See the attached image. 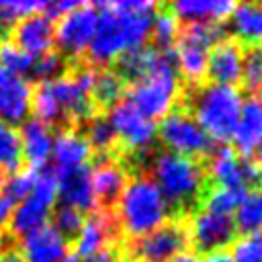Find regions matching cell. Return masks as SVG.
Returning a JSON list of instances; mask_svg holds the SVG:
<instances>
[{
    "mask_svg": "<svg viewBox=\"0 0 262 262\" xmlns=\"http://www.w3.org/2000/svg\"><path fill=\"white\" fill-rule=\"evenodd\" d=\"M242 102L244 98L235 86L209 82L190 90L186 98V113L199 123L211 141L225 143L233 137Z\"/></svg>",
    "mask_w": 262,
    "mask_h": 262,
    "instance_id": "2",
    "label": "cell"
},
{
    "mask_svg": "<svg viewBox=\"0 0 262 262\" xmlns=\"http://www.w3.org/2000/svg\"><path fill=\"white\" fill-rule=\"evenodd\" d=\"M90 180H92L96 201L104 203V205H113L119 201V196L127 184V174L119 162L104 158V160L96 162V166L90 170Z\"/></svg>",
    "mask_w": 262,
    "mask_h": 262,
    "instance_id": "24",
    "label": "cell"
},
{
    "mask_svg": "<svg viewBox=\"0 0 262 262\" xmlns=\"http://www.w3.org/2000/svg\"><path fill=\"white\" fill-rule=\"evenodd\" d=\"M98 25V8L94 4H80L72 12L57 18L55 25V43L59 53L78 57L88 51L92 37Z\"/></svg>",
    "mask_w": 262,
    "mask_h": 262,
    "instance_id": "10",
    "label": "cell"
},
{
    "mask_svg": "<svg viewBox=\"0 0 262 262\" xmlns=\"http://www.w3.org/2000/svg\"><path fill=\"white\" fill-rule=\"evenodd\" d=\"M186 246V227L178 223H166L151 233L137 237L131 246V256L135 262H170L176 254L184 252Z\"/></svg>",
    "mask_w": 262,
    "mask_h": 262,
    "instance_id": "13",
    "label": "cell"
},
{
    "mask_svg": "<svg viewBox=\"0 0 262 262\" xmlns=\"http://www.w3.org/2000/svg\"><path fill=\"white\" fill-rule=\"evenodd\" d=\"M10 31V39L33 57L51 51L55 45V23L43 10L23 16Z\"/></svg>",
    "mask_w": 262,
    "mask_h": 262,
    "instance_id": "15",
    "label": "cell"
},
{
    "mask_svg": "<svg viewBox=\"0 0 262 262\" xmlns=\"http://www.w3.org/2000/svg\"><path fill=\"white\" fill-rule=\"evenodd\" d=\"M23 166V149H20V137L18 127L0 121V172H16Z\"/></svg>",
    "mask_w": 262,
    "mask_h": 262,
    "instance_id": "29",
    "label": "cell"
},
{
    "mask_svg": "<svg viewBox=\"0 0 262 262\" xmlns=\"http://www.w3.org/2000/svg\"><path fill=\"white\" fill-rule=\"evenodd\" d=\"M57 176V199L63 207H72L80 213L96 211V194L90 180V168H78L72 172H61Z\"/></svg>",
    "mask_w": 262,
    "mask_h": 262,
    "instance_id": "19",
    "label": "cell"
},
{
    "mask_svg": "<svg viewBox=\"0 0 262 262\" xmlns=\"http://www.w3.org/2000/svg\"><path fill=\"white\" fill-rule=\"evenodd\" d=\"M82 2H74V0H55V2H45L43 12L51 18H59L68 12H72L74 8H78Z\"/></svg>",
    "mask_w": 262,
    "mask_h": 262,
    "instance_id": "41",
    "label": "cell"
},
{
    "mask_svg": "<svg viewBox=\"0 0 262 262\" xmlns=\"http://www.w3.org/2000/svg\"><path fill=\"white\" fill-rule=\"evenodd\" d=\"M180 35V23L178 18L170 12V8H160L156 14H154V20H151V35L154 41H156V49H162V51H168L174 47L176 39Z\"/></svg>",
    "mask_w": 262,
    "mask_h": 262,
    "instance_id": "32",
    "label": "cell"
},
{
    "mask_svg": "<svg viewBox=\"0 0 262 262\" xmlns=\"http://www.w3.org/2000/svg\"><path fill=\"white\" fill-rule=\"evenodd\" d=\"M115 233V219L108 211H94L90 217H84V223L74 237V254L82 260L88 256L98 254L100 250L108 248L106 244L111 242Z\"/></svg>",
    "mask_w": 262,
    "mask_h": 262,
    "instance_id": "21",
    "label": "cell"
},
{
    "mask_svg": "<svg viewBox=\"0 0 262 262\" xmlns=\"http://www.w3.org/2000/svg\"><path fill=\"white\" fill-rule=\"evenodd\" d=\"M156 137L162 141L166 151L184 158H209L213 154V141L199 127V123L180 108H172L156 127Z\"/></svg>",
    "mask_w": 262,
    "mask_h": 262,
    "instance_id": "9",
    "label": "cell"
},
{
    "mask_svg": "<svg viewBox=\"0 0 262 262\" xmlns=\"http://www.w3.org/2000/svg\"><path fill=\"white\" fill-rule=\"evenodd\" d=\"M117 205L125 233L135 239L166 225L170 219V205L149 176H137L127 182Z\"/></svg>",
    "mask_w": 262,
    "mask_h": 262,
    "instance_id": "4",
    "label": "cell"
},
{
    "mask_svg": "<svg viewBox=\"0 0 262 262\" xmlns=\"http://www.w3.org/2000/svg\"><path fill=\"white\" fill-rule=\"evenodd\" d=\"M123 80L121 76L115 72V70H96V76H94V84H92V102H98L102 106H113L115 102L121 100V94H123Z\"/></svg>",
    "mask_w": 262,
    "mask_h": 262,
    "instance_id": "30",
    "label": "cell"
},
{
    "mask_svg": "<svg viewBox=\"0 0 262 262\" xmlns=\"http://www.w3.org/2000/svg\"><path fill=\"white\" fill-rule=\"evenodd\" d=\"M33 117L53 125L61 121H84L94 113L90 92L76 80L74 74H63L49 82H41L33 90Z\"/></svg>",
    "mask_w": 262,
    "mask_h": 262,
    "instance_id": "3",
    "label": "cell"
},
{
    "mask_svg": "<svg viewBox=\"0 0 262 262\" xmlns=\"http://www.w3.org/2000/svg\"><path fill=\"white\" fill-rule=\"evenodd\" d=\"M256 164L260 166V170H262V143L258 145V149H256Z\"/></svg>",
    "mask_w": 262,
    "mask_h": 262,
    "instance_id": "47",
    "label": "cell"
},
{
    "mask_svg": "<svg viewBox=\"0 0 262 262\" xmlns=\"http://www.w3.org/2000/svg\"><path fill=\"white\" fill-rule=\"evenodd\" d=\"M158 57H160V49L156 47H141L135 51H127L117 59V66H119L117 74L121 76L123 82L127 80L133 84L154 70Z\"/></svg>",
    "mask_w": 262,
    "mask_h": 262,
    "instance_id": "27",
    "label": "cell"
},
{
    "mask_svg": "<svg viewBox=\"0 0 262 262\" xmlns=\"http://www.w3.org/2000/svg\"><path fill=\"white\" fill-rule=\"evenodd\" d=\"M242 63H244V49L233 39H221L207 57V72L205 76L211 84L221 86H235L242 80Z\"/></svg>",
    "mask_w": 262,
    "mask_h": 262,
    "instance_id": "16",
    "label": "cell"
},
{
    "mask_svg": "<svg viewBox=\"0 0 262 262\" xmlns=\"http://www.w3.org/2000/svg\"><path fill=\"white\" fill-rule=\"evenodd\" d=\"M186 233H188V242H192L196 252L211 254V252H219L225 246L233 244L237 229H235L231 215L196 209Z\"/></svg>",
    "mask_w": 262,
    "mask_h": 262,
    "instance_id": "12",
    "label": "cell"
},
{
    "mask_svg": "<svg viewBox=\"0 0 262 262\" xmlns=\"http://www.w3.org/2000/svg\"><path fill=\"white\" fill-rule=\"evenodd\" d=\"M98 25L88 47V55L98 66L117 61L123 53L145 47L151 35V20L158 2L151 0H117L94 4Z\"/></svg>",
    "mask_w": 262,
    "mask_h": 262,
    "instance_id": "1",
    "label": "cell"
},
{
    "mask_svg": "<svg viewBox=\"0 0 262 262\" xmlns=\"http://www.w3.org/2000/svg\"><path fill=\"white\" fill-rule=\"evenodd\" d=\"M170 262H203V260H201V256H199L196 252H186V250H184V252L176 254Z\"/></svg>",
    "mask_w": 262,
    "mask_h": 262,
    "instance_id": "45",
    "label": "cell"
},
{
    "mask_svg": "<svg viewBox=\"0 0 262 262\" xmlns=\"http://www.w3.org/2000/svg\"><path fill=\"white\" fill-rule=\"evenodd\" d=\"M108 123L127 149H149L156 141V123L143 117L127 98H121L108 108Z\"/></svg>",
    "mask_w": 262,
    "mask_h": 262,
    "instance_id": "11",
    "label": "cell"
},
{
    "mask_svg": "<svg viewBox=\"0 0 262 262\" xmlns=\"http://www.w3.org/2000/svg\"><path fill=\"white\" fill-rule=\"evenodd\" d=\"M10 213H12V203L0 192V233L8 227V221H10Z\"/></svg>",
    "mask_w": 262,
    "mask_h": 262,
    "instance_id": "43",
    "label": "cell"
},
{
    "mask_svg": "<svg viewBox=\"0 0 262 262\" xmlns=\"http://www.w3.org/2000/svg\"><path fill=\"white\" fill-rule=\"evenodd\" d=\"M231 0H178L170 4V12L180 20L194 25V23H215L219 25L223 18H229L233 10Z\"/></svg>",
    "mask_w": 262,
    "mask_h": 262,
    "instance_id": "23",
    "label": "cell"
},
{
    "mask_svg": "<svg viewBox=\"0 0 262 262\" xmlns=\"http://www.w3.org/2000/svg\"><path fill=\"white\" fill-rule=\"evenodd\" d=\"M33 90L27 78L14 76L0 66V121L14 127L27 121L33 104Z\"/></svg>",
    "mask_w": 262,
    "mask_h": 262,
    "instance_id": "14",
    "label": "cell"
},
{
    "mask_svg": "<svg viewBox=\"0 0 262 262\" xmlns=\"http://www.w3.org/2000/svg\"><path fill=\"white\" fill-rule=\"evenodd\" d=\"M203 262H233V258H231L229 252L219 250V252H211V254H207Z\"/></svg>",
    "mask_w": 262,
    "mask_h": 262,
    "instance_id": "44",
    "label": "cell"
},
{
    "mask_svg": "<svg viewBox=\"0 0 262 262\" xmlns=\"http://www.w3.org/2000/svg\"><path fill=\"white\" fill-rule=\"evenodd\" d=\"M35 57L20 49L12 39H0V66L14 76L25 78L33 72Z\"/></svg>",
    "mask_w": 262,
    "mask_h": 262,
    "instance_id": "33",
    "label": "cell"
},
{
    "mask_svg": "<svg viewBox=\"0 0 262 262\" xmlns=\"http://www.w3.org/2000/svg\"><path fill=\"white\" fill-rule=\"evenodd\" d=\"M0 186H2V172H0Z\"/></svg>",
    "mask_w": 262,
    "mask_h": 262,
    "instance_id": "48",
    "label": "cell"
},
{
    "mask_svg": "<svg viewBox=\"0 0 262 262\" xmlns=\"http://www.w3.org/2000/svg\"><path fill=\"white\" fill-rule=\"evenodd\" d=\"M233 262H262V229L242 235L231 246Z\"/></svg>",
    "mask_w": 262,
    "mask_h": 262,
    "instance_id": "38",
    "label": "cell"
},
{
    "mask_svg": "<svg viewBox=\"0 0 262 262\" xmlns=\"http://www.w3.org/2000/svg\"><path fill=\"white\" fill-rule=\"evenodd\" d=\"M63 70H66V57L59 53V51H47L39 57H35V63H33V76L39 78L41 82H49L53 78H59L63 76Z\"/></svg>",
    "mask_w": 262,
    "mask_h": 262,
    "instance_id": "39",
    "label": "cell"
},
{
    "mask_svg": "<svg viewBox=\"0 0 262 262\" xmlns=\"http://www.w3.org/2000/svg\"><path fill=\"white\" fill-rule=\"evenodd\" d=\"M68 252V239L61 237L49 223L20 237V258L25 262H61Z\"/></svg>",
    "mask_w": 262,
    "mask_h": 262,
    "instance_id": "22",
    "label": "cell"
},
{
    "mask_svg": "<svg viewBox=\"0 0 262 262\" xmlns=\"http://www.w3.org/2000/svg\"><path fill=\"white\" fill-rule=\"evenodd\" d=\"M239 82L250 92V96H260L262 92V45H252L244 49Z\"/></svg>",
    "mask_w": 262,
    "mask_h": 262,
    "instance_id": "34",
    "label": "cell"
},
{
    "mask_svg": "<svg viewBox=\"0 0 262 262\" xmlns=\"http://www.w3.org/2000/svg\"><path fill=\"white\" fill-rule=\"evenodd\" d=\"M45 2L31 0H0V33L10 31L23 16L43 10Z\"/></svg>",
    "mask_w": 262,
    "mask_h": 262,
    "instance_id": "37",
    "label": "cell"
},
{
    "mask_svg": "<svg viewBox=\"0 0 262 262\" xmlns=\"http://www.w3.org/2000/svg\"><path fill=\"white\" fill-rule=\"evenodd\" d=\"M235 151L242 158H250L262 143V96H248L242 102L237 125L233 131Z\"/></svg>",
    "mask_w": 262,
    "mask_h": 262,
    "instance_id": "20",
    "label": "cell"
},
{
    "mask_svg": "<svg viewBox=\"0 0 262 262\" xmlns=\"http://www.w3.org/2000/svg\"><path fill=\"white\" fill-rule=\"evenodd\" d=\"M90 158H92V147L88 145L82 131L66 127L53 135V147H51L53 168L51 170L55 174L86 168Z\"/></svg>",
    "mask_w": 262,
    "mask_h": 262,
    "instance_id": "17",
    "label": "cell"
},
{
    "mask_svg": "<svg viewBox=\"0 0 262 262\" xmlns=\"http://www.w3.org/2000/svg\"><path fill=\"white\" fill-rule=\"evenodd\" d=\"M84 137H86L88 145L96 151H108L117 143V135H115L108 119L102 117V115H92L88 119Z\"/></svg>",
    "mask_w": 262,
    "mask_h": 262,
    "instance_id": "36",
    "label": "cell"
},
{
    "mask_svg": "<svg viewBox=\"0 0 262 262\" xmlns=\"http://www.w3.org/2000/svg\"><path fill=\"white\" fill-rule=\"evenodd\" d=\"M248 188H231V186H215L213 190H209L203 199V209L213 211V213H221V215H231L235 213V209L239 207V203L244 201Z\"/></svg>",
    "mask_w": 262,
    "mask_h": 262,
    "instance_id": "31",
    "label": "cell"
},
{
    "mask_svg": "<svg viewBox=\"0 0 262 262\" xmlns=\"http://www.w3.org/2000/svg\"><path fill=\"white\" fill-rule=\"evenodd\" d=\"M53 215V223H51V227L61 235V237H76L78 235V231H80V227H82V223H84V213H80V211H76V209H72V207H57L55 209V213H51Z\"/></svg>",
    "mask_w": 262,
    "mask_h": 262,
    "instance_id": "40",
    "label": "cell"
},
{
    "mask_svg": "<svg viewBox=\"0 0 262 262\" xmlns=\"http://www.w3.org/2000/svg\"><path fill=\"white\" fill-rule=\"evenodd\" d=\"M180 92V76L174 63L172 49L162 51L154 70L141 80L133 82L125 98L149 121L164 119L176 104Z\"/></svg>",
    "mask_w": 262,
    "mask_h": 262,
    "instance_id": "5",
    "label": "cell"
},
{
    "mask_svg": "<svg viewBox=\"0 0 262 262\" xmlns=\"http://www.w3.org/2000/svg\"><path fill=\"white\" fill-rule=\"evenodd\" d=\"M233 223L235 229L242 231L244 235L262 229V188H254L246 192L244 201L233 213Z\"/></svg>",
    "mask_w": 262,
    "mask_h": 262,
    "instance_id": "28",
    "label": "cell"
},
{
    "mask_svg": "<svg viewBox=\"0 0 262 262\" xmlns=\"http://www.w3.org/2000/svg\"><path fill=\"white\" fill-rule=\"evenodd\" d=\"M221 39H225L221 25H215V23L186 25L180 31V35L172 47L178 76H184L192 84L201 82L205 78V72H207L209 51Z\"/></svg>",
    "mask_w": 262,
    "mask_h": 262,
    "instance_id": "7",
    "label": "cell"
},
{
    "mask_svg": "<svg viewBox=\"0 0 262 262\" xmlns=\"http://www.w3.org/2000/svg\"><path fill=\"white\" fill-rule=\"evenodd\" d=\"M61 262H80V258L74 254V252H68L66 256H63V260Z\"/></svg>",
    "mask_w": 262,
    "mask_h": 262,
    "instance_id": "46",
    "label": "cell"
},
{
    "mask_svg": "<svg viewBox=\"0 0 262 262\" xmlns=\"http://www.w3.org/2000/svg\"><path fill=\"white\" fill-rule=\"evenodd\" d=\"M20 137V149H23V162H29V168L41 170L51 160V147H53V129L51 125L29 117L18 127Z\"/></svg>",
    "mask_w": 262,
    "mask_h": 262,
    "instance_id": "18",
    "label": "cell"
},
{
    "mask_svg": "<svg viewBox=\"0 0 262 262\" xmlns=\"http://www.w3.org/2000/svg\"><path fill=\"white\" fill-rule=\"evenodd\" d=\"M209 176L219 186L246 188L244 158H239L237 151L229 145H221V147L213 149V154L209 156Z\"/></svg>",
    "mask_w": 262,
    "mask_h": 262,
    "instance_id": "26",
    "label": "cell"
},
{
    "mask_svg": "<svg viewBox=\"0 0 262 262\" xmlns=\"http://www.w3.org/2000/svg\"><path fill=\"white\" fill-rule=\"evenodd\" d=\"M37 174L39 170L35 168H25V170H16V172H10V176L6 180H2V194L12 203H20L23 199H27L35 186V180H37Z\"/></svg>",
    "mask_w": 262,
    "mask_h": 262,
    "instance_id": "35",
    "label": "cell"
},
{
    "mask_svg": "<svg viewBox=\"0 0 262 262\" xmlns=\"http://www.w3.org/2000/svg\"><path fill=\"white\" fill-rule=\"evenodd\" d=\"M151 174V180L174 209H184L199 201L207 182V172L199 160L184 158L166 149L154 158Z\"/></svg>",
    "mask_w": 262,
    "mask_h": 262,
    "instance_id": "6",
    "label": "cell"
},
{
    "mask_svg": "<svg viewBox=\"0 0 262 262\" xmlns=\"http://www.w3.org/2000/svg\"><path fill=\"white\" fill-rule=\"evenodd\" d=\"M229 31L242 41L252 45H262V2H242L235 4L229 14Z\"/></svg>",
    "mask_w": 262,
    "mask_h": 262,
    "instance_id": "25",
    "label": "cell"
},
{
    "mask_svg": "<svg viewBox=\"0 0 262 262\" xmlns=\"http://www.w3.org/2000/svg\"><path fill=\"white\" fill-rule=\"evenodd\" d=\"M57 201V176L53 170H39L35 186L27 199L12 205L8 227L14 235L25 237L47 225Z\"/></svg>",
    "mask_w": 262,
    "mask_h": 262,
    "instance_id": "8",
    "label": "cell"
},
{
    "mask_svg": "<svg viewBox=\"0 0 262 262\" xmlns=\"http://www.w3.org/2000/svg\"><path fill=\"white\" fill-rule=\"evenodd\" d=\"M80 262H121V260H119L117 250H113V248H104V250H100V252L94 254V256L82 258Z\"/></svg>",
    "mask_w": 262,
    "mask_h": 262,
    "instance_id": "42",
    "label": "cell"
}]
</instances>
